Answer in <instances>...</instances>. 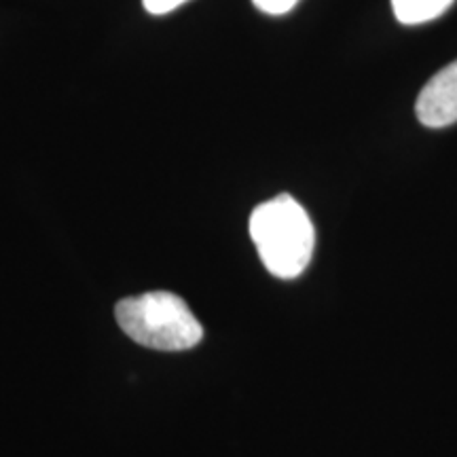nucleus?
Here are the masks:
<instances>
[{
    "mask_svg": "<svg viewBox=\"0 0 457 457\" xmlns=\"http://www.w3.org/2000/svg\"><path fill=\"white\" fill-rule=\"evenodd\" d=\"M250 237L265 270L282 279L299 278L310 265L316 245L310 214L290 195L256 205L250 216Z\"/></svg>",
    "mask_w": 457,
    "mask_h": 457,
    "instance_id": "nucleus-1",
    "label": "nucleus"
},
{
    "mask_svg": "<svg viewBox=\"0 0 457 457\" xmlns=\"http://www.w3.org/2000/svg\"><path fill=\"white\" fill-rule=\"evenodd\" d=\"M119 327L140 345L162 352H185L204 337L199 320L179 295L155 290L117 303Z\"/></svg>",
    "mask_w": 457,
    "mask_h": 457,
    "instance_id": "nucleus-2",
    "label": "nucleus"
},
{
    "mask_svg": "<svg viewBox=\"0 0 457 457\" xmlns=\"http://www.w3.org/2000/svg\"><path fill=\"white\" fill-rule=\"evenodd\" d=\"M415 112L420 123L432 129L457 123V60L426 83L417 98Z\"/></svg>",
    "mask_w": 457,
    "mask_h": 457,
    "instance_id": "nucleus-3",
    "label": "nucleus"
},
{
    "mask_svg": "<svg viewBox=\"0 0 457 457\" xmlns=\"http://www.w3.org/2000/svg\"><path fill=\"white\" fill-rule=\"evenodd\" d=\"M455 0H392L394 15L400 24L417 26L436 20Z\"/></svg>",
    "mask_w": 457,
    "mask_h": 457,
    "instance_id": "nucleus-4",
    "label": "nucleus"
},
{
    "mask_svg": "<svg viewBox=\"0 0 457 457\" xmlns=\"http://www.w3.org/2000/svg\"><path fill=\"white\" fill-rule=\"evenodd\" d=\"M254 7L267 15H284L295 7L299 0H253Z\"/></svg>",
    "mask_w": 457,
    "mask_h": 457,
    "instance_id": "nucleus-5",
    "label": "nucleus"
},
{
    "mask_svg": "<svg viewBox=\"0 0 457 457\" xmlns=\"http://www.w3.org/2000/svg\"><path fill=\"white\" fill-rule=\"evenodd\" d=\"M185 3H188V0H142V4H145V9L151 15L171 13V11L179 9L180 4H185Z\"/></svg>",
    "mask_w": 457,
    "mask_h": 457,
    "instance_id": "nucleus-6",
    "label": "nucleus"
}]
</instances>
